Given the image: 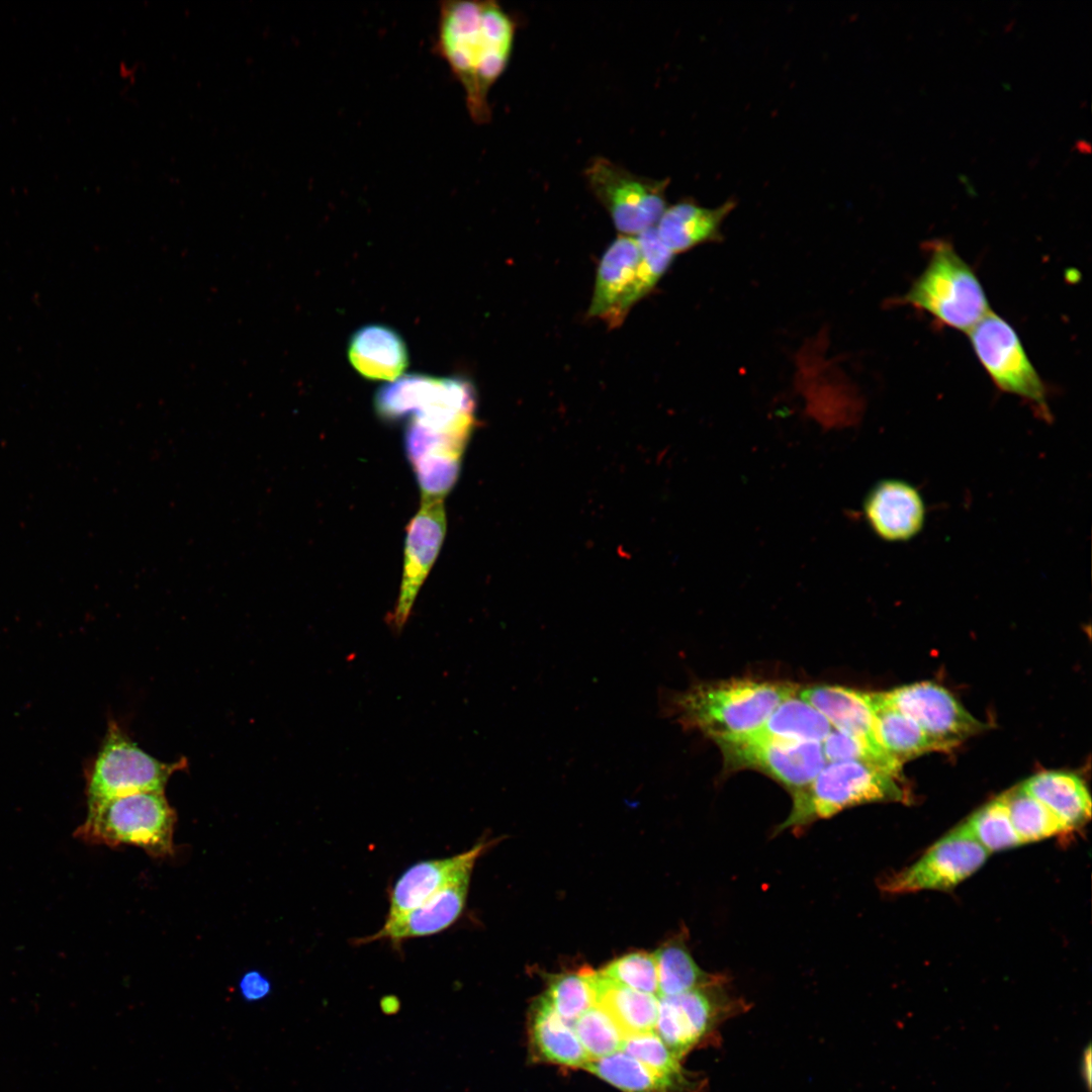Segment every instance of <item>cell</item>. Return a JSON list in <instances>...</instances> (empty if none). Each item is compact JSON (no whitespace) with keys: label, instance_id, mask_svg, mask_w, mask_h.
Masks as SVG:
<instances>
[{"label":"cell","instance_id":"cell-19","mask_svg":"<svg viewBox=\"0 0 1092 1092\" xmlns=\"http://www.w3.org/2000/svg\"><path fill=\"white\" fill-rule=\"evenodd\" d=\"M798 696L818 710L837 731L888 755L877 738L868 693L838 686H815L799 690Z\"/></svg>","mask_w":1092,"mask_h":1092},{"label":"cell","instance_id":"cell-21","mask_svg":"<svg viewBox=\"0 0 1092 1092\" xmlns=\"http://www.w3.org/2000/svg\"><path fill=\"white\" fill-rule=\"evenodd\" d=\"M1023 789L1043 804L1072 831L1091 817V797L1078 776L1058 770L1042 771L1023 784Z\"/></svg>","mask_w":1092,"mask_h":1092},{"label":"cell","instance_id":"cell-32","mask_svg":"<svg viewBox=\"0 0 1092 1092\" xmlns=\"http://www.w3.org/2000/svg\"><path fill=\"white\" fill-rule=\"evenodd\" d=\"M554 1011L568 1024L595 1005L590 971L557 976L544 996Z\"/></svg>","mask_w":1092,"mask_h":1092},{"label":"cell","instance_id":"cell-30","mask_svg":"<svg viewBox=\"0 0 1092 1092\" xmlns=\"http://www.w3.org/2000/svg\"><path fill=\"white\" fill-rule=\"evenodd\" d=\"M964 825L989 853L1022 844L1001 796L974 812Z\"/></svg>","mask_w":1092,"mask_h":1092},{"label":"cell","instance_id":"cell-3","mask_svg":"<svg viewBox=\"0 0 1092 1092\" xmlns=\"http://www.w3.org/2000/svg\"><path fill=\"white\" fill-rule=\"evenodd\" d=\"M673 258L654 226L637 236L619 235L601 258L587 315L610 329L621 326L631 307L653 290Z\"/></svg>","mask_w":1092,"mask_h":1092},{"label":"cell","instance_id":"cell-20","mask_svg":"<svg viewBox=\"0 0 1092 1092\" xmlns=\"http://www.w3.org/2000/svg\"><path fill=\"white\" fill-rule=\"evenodd\" d=\"M348 356L361 375L373 380L393 381L408 362L401 337L382 325H368L357 330L350 339Z\"/></svg>","mask_w":1092,"mask_h":1092},{"label":"cell","instance_id":"cell-23","mask_svg":"<svg viewBox=\"0 0 1092 1092\" xmlns=\"http://www.w3.org/2000/svg\"><path fill=\"white\" fill-rule=\"evenodd\" d=\"M878 741L898 764L925 752L939 750L936 743L912 719L890 706L882 693H868Z\"/></svg>","mask_w":1092,"mask_h":1092},{"label":"cell","instance_id":"cell-7","mask_svg":"<svg viewBox=\"0 0 1092 1092\" xmlns=\"http://www.w3.org/2000/svg\"><path fill=\"white\" fill-rule=\"evenodd\" d=\"M187 760L162 762L134 743L115 721L108 723L102 745L87 774L88 807L141 792H164Z\"/></svg>","mask_w":1092,"mask_h":1092},{"label":"cell","instance_id":"cell-37","mask_svg":"<svg viewBox=\"0 0 1092 1092\" xmlns=\"http://www.w3.org/2000/svg\"><path fill=\"white\" fill-rule=\"evenodd\" d=\"M1081 1070H1082V1076L1084 1078L1085 1084L1087 1085L1088 1090H1090V1088H1091V1046H1090V1044L1086 1048V1050L1083 1053Z\"/></svg>","mask_w":1092,"mask_h":1092},{"label":"cell","instance_id":"cell-34","mask_svg":"<svg viewBox=\"0 0 1092 1092\" xmlns=\"http://www.w3.org/2000/svg\"><path fill=\"white\" fill-rule=\"evenodd\" d=\"M601 973L626 987L658 995V974L654 953L637 951L609 964Z\"/></svg>","mask_w":1092,"mask_h":1092},{"label":"cell","instance_id":"cell-25","mask_svg":"<svg viewBox=\"0 0 1092 1092\" xmlns=\"http://www.w3.org/2000/svg\"><path fill=\"white\" fill-rule=\"evenodd\" d=\"M831 730L829 721L797 693L784 700L760 727L739 736L822 743Z\"/></svg>","mask_w":1092,"mask_h":1092},{"label":"cell","instance_id":"cell-1","mask_svg":"<svg viewBox=\"0 0 1092 1092\" xmlns=\"http://www.w3.org/2000/svg\"><path fill=\"white\" fill-rule=\"evenodd\" d=\"M517 23L497 2L447 0L439 3L433 51L464 92L477 124L491 119L488 94L505 72Z\"/></svg>","mask_w":1092,"mask_h":1092},{"label":"cell","instance_id":"cell-18","mask_svg":"<svg viewBox=\"0 0 1092 1092\" xmlns=\"http://www.w3.org/2000/svg\"><path fill=\"white\" fill-rule=\"evenodd\" d=\"M736 204L735 199H729L709 208L685 199L667 206L654 228L661 243L675 255L720 241L722 223Z\"/></svg>","mask_w":1092,"mask_h":1092},{"label":"cell","instance_id":"cell-31","mask_svg":"<svg viewBox=\"0 0 1092 1092\" xmlns=\"http://www.w3.org/2000/svg\"><path fill=\"white\" fill-rule=\"evenodd\" d=\"M572 1028L589 1061L621 1051L624 1034L601 1006L593 1005L572 1023Z\"/></svg>","mask_w":1092,"mask_h":1092},{"label":"cell","instance_id":"cell-36","mask_svg":"<svg viewBox=\"0 0 1092 1092\" xmlns=\"http://www.w3.org/2000/svg\"><path fill=\"white\" fill-rule=\"evenodd\" d=\"M272 986L269 979L261 972L253 970L243 975L239 982L242 997L249 1002H256L267 997Z\"/></svg>","mask_w":1092,"mask_h":1092},{"label":"cell","instance_id":"cell-4","mask_svg":"<svg viewBox=\"0 0 1092 1092\" xmlns=\"http://www.w3.org/2000/svg\"><path fill=\"white\" fill-rule=\"evenodd\" d=\"M925 251L924 269L896 303L920 309L939 325L970 332L990 312L977 274L945 240L926 243Z\"/></svg>","mask_w":1092,"mask_h":1092},{"label":"cell","instance_id":"cell-2","mask_svg":"<svg viewBox=\"0 0 1092 1092\" xmlns=\"http://www.w3.org/2000/svg\"><path fill=\"white\" fill-rule=\"evenodd\" d=\"M799 688L787 681L730 678L699 681L681 692H661L659 712L687 730L713 740L760 727L772 711Z\"/></svg>","mask_w":1092,"mask_h":1092},{"label":"cell","instance_id":"cell-13","mask_svg":"<svg viewBox=\"0 0 1092 1092\" xmlns=\"http://www.w3.org/2000/svg\"><path fill=\"white\" fill-rule=\"evenodd\" d=\"M446 533L443 499H422V506L406 528L403 572L399 595L388 623L401 631L417 595L441 549Z\"/></svg>","mask_w":1092,"mask_h":1092},{"label":"cell","instance_id":"cell-24","mask_svg":"<svg viewBox=\"0 0 1092 1092\" xmlns=\"http://www.w3.org/2000/svg\"><path fill=\"white\" fill-rule=\"evenodd\" d=\"M531 1038L542 1060L573 1068H583L589 1061L572 1026L554 1011L545 997L535 1006Z\"/></svg>","mask_w":1092,"mask_h":1092},{"label":"cell","instance_id":"cell-15","mask_svg":"<svg viewBox=\"0 0 1092 1092\" xmlns=\"http://www.w3.org/2000/svg\"><path fill=\"white\" fill-rule=\"evenodd\" d=\"M492 841L480 840L458 854L412 864L390 888L386 917L414 909L445 887L471 876L476 860L492 845Z\"/></svg>","mask_w":1092,"mask_h":1092},{"label":"cell","instance_id":"cell-17","mask_svg":"<svg viewBox=\"0 0 1092 1092\" xmlns=\"http://www.w3.org/2000/svg\"><path fill=\"white\" fill-rule=\"evenodd\" d=\"M863 513L874 534L887 542L911 540L921 532L926 516L921 493L897 478L883 479L871 488Z\"/></svg>","mask_w":1092,"mask_h":1092},{"label":"cell","instance_id":"cell-16","mask_svg":"<svg viewBox=\"0 0 1092 1092\" xmlns=\"http://www.w3.org/2000/svg\"><path fill=\"white\" fill-rule=\"evenodd\" d=\"M470 877L445 887L414 909L397 916L386 917L376 932L355 939L354 944L387 940L398 948L407 939L431 936L448 929L463 913Z\"/></svg>","mask_w":1092,"mask_h":1092},{"label":"cell","instance_id":"cell-11","mask_svg":"<svg viewBox=\"0 0 1092 1092\" xmlns=\"http://www.w3.org/2000/svg\"><path fill=\"white\" fill-rule=\"evenodd\" d=\"M989 855L962 823L913 864L885 879L881 888L891 894L949 890L978 871Z\"/></svg>","mask_w":1092,"mask_h":1092},{"label":"cell","instance_id":"cell-8","mask_svg":"<svg viewBox=\"0 0 1092 1092\" xmlns=\"http://www.w3.org/2000/svg\"><path fill=\"white\" fill-rule=\"evenodd\" d=\"M969 335L979 362L995 386L1021 398L1037 418L1051 422L1048 388L1013 327L990 311Z\"/></svg>","mask_w":1092,"mask_h":1092},{"label":"cell","instance_id":"cell-22","mask_svg":"<svg viewBox=\"0 0 1092 1092\" xmlns=\"http://www.w3.org/2000/svg\"><path fill=\"white\" fill-rule=\"evenodd\" d=\"M595 1004L615 1020L624 1036L652 1031L655 1028L659 996L641 992L590 972Z\"/></svg>","mask_w":1092,"mask_h":1092},{"label":"cell","instance_id":"cell-9","mask_svg":"<svg viewBox=\"0 0 1092 1092\" xmlns=\"http://www.w3.org/2000/svg\"><path fill=\"white\" fill-rule=\"evenodd\" d=\"M583 175L620 235L637 236L654 226L667 207L669 178L643 177L605 157L594 158Z\"/></svg>","mask_w":1092,"mask_h":1092},{"label":"cell","instance_id":"cell-10","mask_svg":"<svg viewBox=\"0 0 1092 1092\" xmlns=\"http://www.w3.org/2000/svg\"><path fill=\"white\" fill-rule=\"evenodd\" d=\"M728 770L755 769L791 794L809 785L826 764L821 743L749 736L714 739Z\"/></svg>","mask_w":1092,"mask_h":1092},{"label":"cell","instance_id":"cell-29","mask_svg":"<svg viewBox=\"0 0 1092 1092\" xmlns=\"http://www.w3.org/2000/svg\"><path fill=\"white\" fill-rule=\"evenodd\" d=\"M1001 798L1022 844L1070 832L1061 820L1021 785L1002 794Z\"/></svg>","mask_w":1092,"mask_h":1092},{"label":"cell","instance_id":"cell-6","mask_svg":"<svg viewBox=\"0 0 1092 1092\" xmlns=\"http://www.w3.org/2000/svg\"><path fill=\"white\" fill-rule=\"evenodd\" d=\"M175 823L176 813L164 792H141L88 807L78 833L96 843L130 844L164 857L173 853Z\"/></svg>","mask_w":1092,"mask_h":1092},{"label":"cell","instance_id":"cell-14","mask_svg":"<svg viewBox=\"0 0 1092 1092\" xmlns=\"http://www.w3.org/2000/svg\"><path fill=\"white\" fill-rule=\"evenodd\" d=\"M720 987L718 983L659 997L654 1031L678 1058L699 1043L728 1010V998Z\"/></svg>","mask_w":1092,"mask_h":1092},{"label":"cell","instance_id":"cell-33","mask_svg":"<svg viewBox=\"0 0 1092 1092\" xmlns=\"http://www.w3.org/2000/svg\"><path fill=\"white\" fill-rule=\"evenodd\" d=\"M621 1051L662 1076L680 1082H688L681 1073L680 1058L665 1044L654 1030L626 1035Z\"/></svg>","mask_w":1092,"mask_h":1092},{"label":"cell","instance_id":"cell-35","mask_svg":"<svg viewBox=\"0 0 1092 1092\" xmlns=\"http://www.w3.org/2000/svg\"><path fill=\"white\" fill-rule=\"evenodd\" d=\"M821 747L825 759L830 762L842 760L867 762L883 768L897 779L901 778L902 766L895 760L874 750L862 741L836 729L831 730L821 743Z\"/></svg>","mask_w":1092,"mask_h":1092},{"label":"cell","instance_id":"cell-12","mask_svg":"<svg viewBox=\"0 0 1092 1092\" xmlns=\"http://www.w3.org/2000/svg\"><path fill=\"white\" fill-rule=\"evenodd\" d=\"M882 696L917 723L939 750H948L986 728L947 690L930 681L899 687Z\"/></svg>","mask_w":1092,"mask_h":1092},{"label":"cell","instance_id":"cell-27","mask_svg":"<svg viewBox=\"0 0 1092 1092\" xmlns=\"http://www.w3.org/2000/svg\"><path fill=\"white\" fill-rule=\"evenodd\" d=\"M442 379L423 374L398 377L383 385L375 394L374 407L385 421H397L416 415L437 395Z\"/></svg>","mask_w":1092,"mask_h":1092},{"label":"cell","instance_id":"cell-5","mask_svg":"<svg viewBox=\"0 0 1092 1092\" xmlns=\"http://www.w3.org/2000/svg\"><path fill=\"white\" fill-rule=\"evenodd\" d=\"M898 780L875 764L831 761L809 785L792 793L791 812L776 833L807 826L856 805L905 801L906 793Z\"/></svg>","mask_w":1092,"mask_h":1092},{"label":"cell","instance_id":"cell-28","mask_svg":"<svg viewBox=\"0 0 1092 1092\" xmlns=\"http://www.w3.org/2000/svg\"><path fill=\"white\" fill-rule=\"evenodd\" d=\"M658 995L674 996L694 989L722 983L720 976L703 971L680 940H671L655 953Z\"/></svg>","mask_w":1092,"mask_h":1092},{"label":"cell","instance_id":"cell-26","mask_svg":"<svg viewBox=\"0 0 1092 1092\" xmlns=\"http://www.w3.org/2000/svg\"><path fill=\"white\" fill-rule=\"evenodd\" d=\"M583 1069L623 1092H678L689 1084L662 1076L622 1051L590 1060Z\"/></svg>","mask_w":1092,"mask_h":1092}]
</instances>
